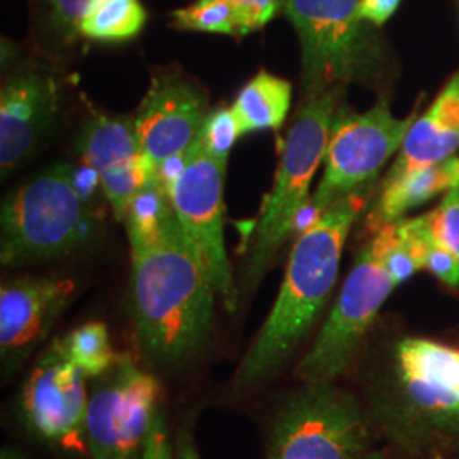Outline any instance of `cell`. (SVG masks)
Segmentation results:
<instances>
[{"instance_id": "6da1fadb", "label": "cell", "mask_w": 459, "mask_h": 459, "mask_svg": "<svg viewBox=\"0 0 459 459\" xmlns=\"http://www.w3.org/2000/svg\"><path fill=\"white\" fill-rule=\"evenodd\" d=\"M125 225L136 341L153 366L179 369L208 345L218 293L186 244L170 201L159 213L133 216Z\"/></svg>"}, {"instance_id": "7a4b0ae2", "label": "cell", "mask_w": 459, "mask_h": 459, "mask_svg": "<svg viewBox=\"0 0 459 459\" xmlns=\"http://www.w3.org/2000/svg\"><path fill=\"white\" fill-rule=\"evenodd\" d=\"M371 193L369 184L345 195L299 235L276 303L238 364L235 394L252 392L271 381L303 344L332 295L347 235Z\"/></svg>"}, {"instance_id": "3957f363", "label": "cell", "mask_w": 459, "mask_h": 459, "mask_svg": "<svg viewBox=\"0 0 459 459\" xmlns=\"http://www.w3.org/2000/svg\"><path fill=\"white\" fill-rule=\"evenodd\" d=\"M0 231L5 269L60 259L89 246L96 221L72 165H53L5 197Z\"/></svg>"}, {"instance_id": "277c9868", "label": "cell", "mask_w": 459, "mask_h": 459, "mask_svg": "<svg viewBox=\"0 0 459 459\" xmlns=\"http://www.w3.org/2000/svg\"><path fill=\"white\" fill-rule=\"evenodd\" d=\"M341 92V89H328L310 94L296 113L282 147L274 186L265 199L250 242L244 274L238 282L240 299L252 295L259 286L279 247L286 242L308 203L315 172L325 159Z\"/></svg>"}, {"instance_id": "5b68a950", "label": "cell", "mask_w": 459, "mask_h": 459, "mask_svg": "<svg viewBox=\"0 0 459 459\" xmlns=\"http://www.w3.org/2000/svg\"><path fill=\"white\" fill-rule=\"evenodd\" d=\"M361 0H286L284 14L301 47L307 94L373 83L383 68V48L373 24L359 16Z\"/></svg>"}, {"instance_id": "8992f818", "label": "cell", "mask_w": 459, "mask_h": 459, "mask_svg": "<svg viewBox=\"0 0 459 459\" xmlns=\"http://www.w3.org/2000/svg\"><path fill=\"white\" fill-rule=\"evenodd\" d=\"M388 237L386 225L359 250L316 341L296 368L305 385L333 383L344 375L362 337L398 286L385 263Z\"/></svg>"}, {"instance_id": "52a82bcc", "label": "cell", "mask_w": 459, "mask_h": 459, "mask_svg": "<svg viewBox=\"0 0 459 459\" xmlns=\"http://www.w3.org/2000/svg\"><path fill=\"white\" fill-rule=\"evenodd\" d=\"M371 432L359 402L333 383L305 385L278 411L267 459H366Z\"/></svg>"}, {"instance_id": "ba28073f", "label": "cell", "mask_w": 459, "mask_h": 459, "mask_svg": "<svg viewBox=\"0 0 459 459\" xmlns=\"http://www.w3.org/2000/svg\"><path fill=\"white\" fill-rule=\"evenodd\" d=\"M227 164L195 145L167 187L186 244L221 296L229 312L240 305L223 235V186Z\"/></svg>"}, {"instance_id": "9c48e42d", "label": "cell", "mask_w": 459, "mask_h": 459, "mask_svg": "<svg viewBox=\"0 0 459 459\" xmlns=\"http://www.w3.org/2000/svg\"><path fill=\"white\" fill-rule=\"evenodd\" d=\"M160 394L157 377L119 354L89 394L85 446L91 459H142Z\"/></svg>"}, {"instance_id": "30bf717a", "label": "cell", "mask_w": 459, "mask_h": 459, "mask_svg": "<svg viewBox=\"0 0 459 459\" xmlns=\"http://www.w3.org/2000/svg\"><path fill=\"white\" fill-rule=\"evenodd\" d=\"M415 119V113L396 117L386 100H379L366 113L341 108L328 138L324 178L312 196L316 214L325 213L345 195L373 184L403 145Z\"/></svg>"}, {"instance_id": "8fae6325", "label": "cell", "mask_w": 459, "mask_h": 459, "mask_svg": "<svg viewBox=\"0 0 459 459\" xmlns=\"http://www.w3.org/2000/svg\"><path fill=\"white\" fill-rule=\"evenodd\" d=\"M208 115V99L196 83L176 74L152 81L133 117L148 182L162 184L165 169L186 159Z\"/></svg>"}, {"instance_id": "7c38bea8", "label": "cell", "mask_w": 459, "mask_h": 459, "mask_svg": "<svg viewBox=\"0 0 459 459\" xmlns=\"http://www.w3.org/2000/svg\"><path fill=\"white\" fill-rule=\"evenodd\" d=\"M87 377L53 341L34 362L19 400L21 419L45 443L79 449L85 444Z\"/></svg>"}, {"instance_id": "4fadbf2b", "label": "cell", "mask_w": 459, "mask_h": 459, "mask_svg": "<svg viewBox=\"0 0 459 459\" xmlns=\"http://www.w3.org/2000/svg\"><path fill=\"white\" fill-rule=\"evenodd\" d=\"M77 293L64 276H19L0 288V359L4 377L17 373L43 344Z\"/></svg>"}, {"instance_id": "5bb4252c", "label": "cell", "mask_w": 459, "mask_h": 459, "mask_svg": "<svg viewBox=\"0 0 459 459\" xmlns=\"http://www.w3.org/2000/svg\"><path fill=\"white\" fill-rule=\"evenodd\" d=\"M60 109V85L47 66L24 64L0 91V169L5 178L45 143Z\"/></svg>"}, {"instance_id": "9a60e30c", "label": "cell", "mask_w": 459, "mask_h": 459, "mask_svg": "<svg viewBox=\"0 0 459 459\" xmlns=\"http://www.w3.org/2000/svg\"><path fill=\"white\" fill-rule=\"evenodd\" d=\"M77 145L96 174L116 218L125 223L133 201L148 184L133 119L94 115L83 125Z\"/></svg>"}, {"instance_id": "2e32d148", "label": "cell", "mask_w": 459, "mask_h": 459, "mask_svg": "<svg viewBox=\"0 0 459 459\" xmlns=\"http://www.w3.org/2000/svg\"><path fill=\"white\" fill-rule=\"evenodd\" d=\"M459 150V72L444 85L426 113L419 116L407 133L400 153L383 182L427 165L439 164Z\"/></svg>"}, {"instance_id": "e0dca14e", "label": "cell", "mask_w": 459, "mask_h": 459, "mask_svg": "<svg viewBox=\"0 0 459 459\" xmlns=\"http://www.w3.org/2000/svg\"><path fill=\"white\" fill-rule=\"evenodd\" d=\"M458 182L459 157L420 167L398 179L383 182L377 206L368 216V229L377 231L402 220L411 210L447 193Z\"/></svg>"}, {"instance_id": "ac0fdd59", "label": "cell", "mask_w": 459, "mask_h": 459, "mask_svg": "<svg viewBox=\"0 0 459 459\" xmlns=\"http://www.w3.org/2000/svg\"><path fill=\"white\" fill-rule=\"evenodd\" d=\"M291 91L288 81L261 70L231 106L240 134L281 128L291 108Z\"/></svg>"}, {"instance_id": "d6986e66", "label": "cell", "mask_w": 459, "mask_h": 459, "mask_svg": "<svg viewBox=\"0 0 459 459\" xmlns=\"http://www.w3.org/2000/svg\"><path fill=\"white\" fill-rule=\"evenodd\" d=\"M394 366L441 392L459 394V349L427 339H403L394 349Z\"/></svg>"}, {"instance_id": "ffe728a7", "label": "cell", "mask_w": 459, "mask_h": 459, "mask_svg": "<svg viewBox=\"0 0 459 459\" xmlns=\"http://www.w3.org/2000/svg\"><path fill=\"white\" fill-rule=\"evenodd\" d=\"M147 22L140 0H92L79 33L96 41H128L138 36Z\"/></svg>"}, {"instance_id": "44dd1931", "label": "cell", "mask_w": 459, "mask_h": 459, "mask_svg": "<svg viewBox=\"0 0 459 459\" xmlns=\"http://www.w3.org/2000/svg\"><path fill=\"white\" fill-rule=\"evenodd\" d=\"M56 344L65 354L66 359L81 368L83 375L92 379L102 377L119 359V354L111 345L108 327L100 322H91L74 328L65 337L56 339Z\"/></svg>"}, {"instance_id": "7402d4cb", "label": "cell", "mask_w": 459, "mask_h": 459, "mask_svg": "<svg viewBox=\"0 0 459 459\" xmlns=\"http://www.w3.org/2000/svg\"><path fill=\"white\" fill-rule=\"evenodd\" d=\"M176 28L199 33L246 36L244 21L231 0H196L172 13Z\"/></svg>"}, {"instance_id": "603a6c76", "label": "cell", "mask_w": 459, "mask_h": 459, "mask_svg": "<svg viewBox=\"0 0 459 459\" xmlns=\"http://www.w3.org/2000/svg\"><path fill=\"white\" fill-rule=\"evenodd\" d=\"M92 0H36L38 17L49 38L60 45L74 43Z\"/></svg>"}, {"instance_id": "cb8c5ba5", "label": "cell", "mask_w": 459, "mask_h": 459, "mask_svg": "<svg viewBox=\"0 0 459 459\" xmlns=\"http://www.w3.org/2000/svg\"><path fill=\"white\" fill-rule=\"evenodd\" d=\"M240 136L231 108H220L206 117L196 145L214 160L227 164L230 152Z\"/></svg>"}, {"instance_id": "d4e9b609", "label": "cell", "mask_w": 459, "mask_h": 459, "mask_svg": "<svg viewBox=\"0 0 459 459\" xmlns=\"http://www.w3.org/2000/svg\"><path fill=\"white\" fill-rule=\"evenodd\" d=\"M426 220L432 240L459 259V182L444 193L443 201Z\"/></svg>"}, {"instance_id": "484cf974", "label": "cell", "mask_w": 459, "mask_h": 459, "mask_svg": "<svg viewBox=\"0 0 459 459\" xmlns=\"http://www.w3.org/2000/svg\"><path fill=\"white\" fill-rule=\"evenodd\" d=\"M235 7L238 9L244 30L247 34L254 33L257 30H263L265 24H269L279 11H284L286 0H231Z\"/></svg>"}, {"instance_id": "4316f807", "label": "cell", "mask_w": 459, "mask_h": 459, "mask_svg": "<svg viewBox=\"0 0 459 459\" xmlns=\"http://www.w3.org/2000/svg\"><path fill=\"white\" fill-rule=\"evenodd\" d=\"M426 269L430 271L446 286L458 290L459 259L455 254L446 250L444 247L437 246L434 240L427 252Z\"/></svg>"}, {"instance_id": "83f0119b", "label": "cell", "mask_w": 459, "mask_h": 459, "mask_svg": "<svg viewBox=\"0 0 459 459\" xmlns=\"http://www.w3.org/2000/svg\"><path fill=\"white\" fill-rule=\"evenodd\" d=\"M142 459H174L170 443H169V436H167L165 413L162 409H159L153 417Z\"/></svg>"}, {"instance_id": "f1b7e54d", "label": "cell", "mask_w": 459, "mask_h": 459, "mask_svg": "<svg viewBox=\"0 0 459 459\" xmlns=\"http://www.w3.org/2000/svg\"><path fill=\"white\" fill-rule=\"evenodd\" d=\"M402 0H361L359 5V16L373 24V26H383L390 17L394 16Z\"/></svg>"}, {"instance_id": "f546056e", "label": "cell", "mask_w": 459, "mask_h": 459, "mask_svg": "<svg viewBox=\"0 0 459 459\" xmlns=\"http://www.w3.org/2000/svg\"><path fill=\"white\" fill-rule=\"evenodd\" d=\"M174 459H201L195 439L187 429H182L178 434L176 447H174Z\"/></svg>"}, {"instance_id": "4dcf8cb0", "label": "cell", "mask_w": 459, "mask_h": 459, "mask_svg": "<svg viewBox=\"0 0 459 459\" xmlns=\"http://www.w3.org/2000/svg\"><path fill=\"white\" fill-rule=\"evenodd\" d=\"M2 459H26L22 455H19L17 451L14 449H11V447H5V449H2Z\"/></svg>"}, {"instance_id": "1f68e13d", "label": "cell", "mask_w": 459, "mask_h": 459, "mask_svg": "<svg viewBox=\"0 0 459 459\" xmlns=\"http://www.w3.org/2000/svg\"><path fill=\"white\" fill-rule=\"evenodd\" d=\"M366 459H390L383 451H371Z\"/></svg>"}, {"instance_id": "d6a6232c", "label": "cell", "mask_w": 459, "mask_h": 459, "mask_svg": "<svg viewBox=\"0 0 459 459\" xmlns=\"http://www.w3.org/2000/svg\"><path fill=\"white\" fill-rule=\"evenodd\" d=\"M436 459H443V458H436Z\"/></svg>"}]
</instances>
